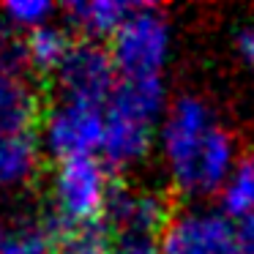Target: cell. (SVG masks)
<instances>
[{"mask_svg":"<svg viewBox=\"0 0 254 254\" xmlns=\"http://www.w3.org/2000/svg\"><path fill=\"white\" fill-rule=\"evenodd\" d=\"M156 150L172 191L199 205L216 197L238 164V139L216 107L197 93L170 101L159 126Z\"/></svg>","mask_w":254,"mask_h":254,"instance_id":"cell-1","label":"cell"},{"mask_svg":"<svg viewBox=\"0 0 254 254\" xmlns=\"http://www.w3.org/2000/svg\"><path fill=\"white\" fill-rule=\"evenodd\" d=\"M167 107L170 96L164 77L121 79L104 107L101 161L118 172L139 167L153 153Z\"/></svg>","mask_w":254,"mask_h":254,"instance_id":"cell-2","label":"cell"},{"mask_svg":"<svg viewBox=\"0 0 254 254\" xmlns=\"http://www.w3.org/2000/svg\"><path fill=\"white\" fill-rule=\"evenodd\" d=\"M112 191V170L99 159L55 161L50 172V221L55 230L104 224Z\"/></svg>","mask_w":254,"mask_h":254,"instance_id":"cell-3","label":"cell"},{"mask_svg":"<svg viewBox=\"0 0 254 254\" xmlns=\"http://www.w3.org/2000/svg\"><path fill=\"white\" fill-rule=\"evenodd\" d=\"M107 50L121 79L164 77L175 50V33L167 11L153 3H137L128 19L110 39Z\"/></svg>","mask_w":254,"mask_h":254,"instance_id":"cell-4","label":"cell"},{"mask_svg":"<svg viewBox=\"0 0 254 254\" xmlns=\"http://www.w3.org/2000/svg\"><path fill=\"white\" fill-rule=\"evenodd\" d=\"M41 150L52 161L99 156L104 145V107L58 99L41 115Z\"/></svg>","mask_w":254,"mask_h":254,"instance_id":"cell-5","label":"cell"},{"mask_svg":"<svg viewBox=\"0 0 254 254\" xmlns=\"http://www.w3.org/2000/svg\"><path fill=\"white\" fill-rule=\"evenodd\" d=\"M159 254H246L241 227L219 208L189 205L172 213L159 238Z\"/></svg>","mask_w":254,"mask_h":254,"instance_id":"cell-6","label":"cell"},{"mask_svg":"<svg viewBox=\"0 0 254 254\" xmlns=\"http://www.w3.org/2000/svg\"><path fill=\"white\" fill-rule=\"evenodd\" d=\"M118 82L121 74L112 63L110 50L96 41H74L68 58L55 74V85L61 93L58 99L93 107H107Z\"/></svg>","mask_w":254,"mask_h":254,"instance_id":"cell-7","label":"cell"},{"mask_svg":"<svg viewBox=\"0 0 254 254\" xmlns=\"http://www.w3.org/2000/svg\"><path fill=\"white\" fill-rule=\"evenodd\" d=\"M170 219H172L170 199L161 191L142 186H115L104 224L112 235L156 238L159 241Z\"/></svg>","mask_w":254,"mask_h":254,"instance_id":"cell-8","label":"cell"},{"mask_svg":"<svg viewBox=\"0 0 254 254\" xmlns=\"http://www.w3.org/2000/svg\"><path fill=\"white\" fill-rule=\"evenodd\" d=\"M41 156L39 126L0 123V194L28 189L39 175Z\"/></svg>","mask_w":254,"mask_h":254,"instance_id":"cell-9","label":"cell"},{"mask_svg":"<svg viewBox=\"0 0 254 254\" xmlns=\"http://www.w3.org/2000/svg\"><path fill=\"white\" fill-rule=\"evenodd\" d=\"M137 3H123V0H74L61 8L63 25L71 33L79 36V41H96L112 39Z\"/></svg>","mask_w":254,"mask_h":254,"instance_id":"cell-10","label":"cell"},{"mask_svg":"<svg viewBox=\"0 0 254 254\" xmlns=\"http://www.w3.org/2000/svg\"><path fill=\"white\" fill-rule=\"evenodd\" d=\"M22 52H25V63H28L30 74H52L55 77L58 68L63 66V61L68 58L74 47L71 30L63 22H50L44 28L33 30V33L22 36Z\"/></svg>","mask_w":254,"mask_h":254,"instance_id":"cell-11","label":"cell"},{"mask_svg":"<svg viewBox=\"0 0 254 254\" xmlns=\"http://www.w3.org/2000/svg\"><path fill=\"white\" fill-rule=\"evenodd\" d=\"M216 208L235 224H243L254 216V156H241L224 186L216 194Z\"/></svg>","mask_w":254,"mask_h":254,"instance_id":"cell-12","label":"cell"},{"mask_svg":"<svg viewBox=\"0 0 254 254\" xmlns=\"http://www.w3.org/2000/svg\"><path fill=\"white\" fill-rule=\"evenodd\" d=\"M58 6L50 0H8L0 3V33L28 36L44 25L55 22Z\"/></svg>","mask_w":254,"mask_h":254,"instance_id":"cell-13","label":"cell"},{"mask_svg":"<svg viewBox=\"0 0 254 254\" xmlns=\"http://www.w3.org/2000/svg\"><path fill=\"white\" fill-rule=\"evenodd\" d=\"M110 243H112V232L107 230V224L55 230L52 254H107Z\"/></svg>","mask_w":254,"mask_h":254,"instance_id":"cell-14","label":"cell"},{"mask_svg":"<svg viewBox=\"0 0 254 254\" xmlns=\"http://www.w3.org/2000/svg\"><path fill=\"white\" fill-rule=\"evenodd\" d=\"M107 254H159L156 238H134V235H112Z\"/></svg>","mask_w":254,"mask_h":254,"instance_id":"cell-15","label":"cell"},{"mask_svg":"<svg viewBox=\"0 0 254 254\" xmlns=\"http://www.w3.org/2000/svg\"><path fill=\"white\" fill-rule=\"evenodd\" d=\"M235 52H238V58H241L246 66L254 68V22L238 28V33H235Z\"/></svg>","mask_w":254,"mask_h":254,"instance_id":"cell-16","label":"cell"},{"mask_svg":"<svg viewBox=\"0 0 254 254\" xmlns=\"http://www.w3.org/2000/svg\"><path fill=\"white\" fill-rule=\"evenodd\" d=\"M241 227V243H243V252L246 254H254V216L249 221H243Z\"/></svg>","mask_w":254,"mask_h":254,"instance_id":"cell-17","label":"cell"}]
</instances>
